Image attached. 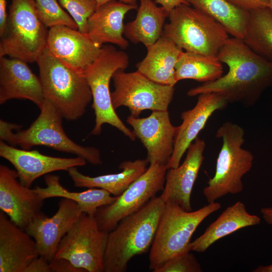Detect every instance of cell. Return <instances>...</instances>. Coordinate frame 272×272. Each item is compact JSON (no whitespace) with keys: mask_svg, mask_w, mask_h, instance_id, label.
<instances>
[{"mask_svg":"<svg viewBox=\"0 0 272 272\" xmlns=\"http://www.w3.org/2000/svg\"><path fill=\"white\" fill-rule=\"evenodd\" d=\"M218 58L227 65V73L217 80L190 89L188 96L216 93L222 95L228 103L238 102L250 106L272 86V62L255 53L243 39L229 38Z\"/></svg>","mask_w":272,"mask_h":272,"instance_id":"1","label":"cell"},{"mask_svg":"<svg viewBox=\"0 0 272 272\" xmlns=\"http://www.w3.org/2000/svg\"><path fill=\"white\" fill-rule=\"evenodd\" d=\"M165 205L156 196L108 233L104 272H125L134 256L150 249Z\"/></svg>","mask_w":272,"mask_h":272,"instance_id":"2","label":"cell"},{"mask_svg":"<svg viewBox=\"0 0 272 272\" xmlns=\"http://www.w3.org/2000/svg\"><path fill=\"white\" fill-rule=\"evenodd\" d=\"M36 62L44 99L51 102L69 121L82 117L92 100L84 74L62 63L47 48Z\"/></svg>","mask_w":272,"mask_h":272,"instance_id":"3","label":"cell"},{"mask_svg":"<svg viewBox=\"0 0 272 272\" xmlns=\"http://www.w3.org/2000/svg\"><path fill=\"white\" fill-rule=\"evenodd\" d=\"M221 207L220 203L214 202L187 211L175 203L165 202L150 249L149 269L153 271L173 257L191 251V239L198 226Z\"/></svg>","mask_w":272,"mask_h":272,"instance_id":"4","label":"cell"},{"mask_svg":"<svg viewBox=\"0 0 272 272\" xmlns=\"http://www.w3.org/2000/svg\"><path fill=\"white\" fill-rule=\"evenodd\" d=\"M245 131L237 124L224 123L217 130L216 137L222 139V147L217 159L214 176L203 189L208 203L215 202L228 194H236L243 190V176L251 169L254 156L242 146L245 142Z\"/></svg>","mask_w":272,"mask_h":272,"instance_id":"5","label":"cell"},{"mask_svg":"<svg viewBox=\"0 0 272 272\" xmlns=\"http://www.w3.org/2000/svg\"><path fill=\"white\" fill-rule=\"evenodd\" d=\"M190 6L181 4L169 12L162 35L185 51L218 58L229 33L214 18Z\"/></svg>","mask_w":272,"mask_h":272,"instance_id":"6","label":"cell"},{"mask_svg":"<svg viewBox=\"0 0 272 272\" xmlns=\"http://www.w3.org/2000/svg\"><path fill=\"white\" fill-rule=\"evenodd\" d=\"M129 64L128 55L110 45L102 46L99 56L84 72L92 95V108L95 115L91 134L98 135L102 127L108 124L121 131L131 141L136 137L121 121L114 108L109 90L110 80L118 70L126 69Z\"/></svg>","mask_w":272,"mask_h":272,"instance_id":"7","label":"cell"},{"mask_svg":"<svg viewBox=\"0 0 272 272\" xmlns=\"http://www.w3.org/2000/svg\"><path fill=\"white\" fill-rule=\"evenodd\" d=\"M47 28L37 15L34 0H12L7 28L1 37L0 57L36 61L46 48Z\"/></svg>","mask_w":272,"mask_h":272,"instance_id":"8","label":"cell"},{"mask_svg":"<svg viewBox=\"0 0 272 272\" xmlns=\"http://www.w3.org/2000/svg\"><path fill=\"white\" fill-rule=\"evenodd\" d=\"M38 117L25 130L14 133L9 145L30 150L34 146H44L58 151L72 154L94 165L102 164L99 150L84 147L71 140L62 125L61 112L49 100L44 101L39 108Z\"/></svg>","mask_w":272,"mask_h":272,"instance_id":"9","label":"cell"},{"mask_svg":"<svg viewBox=\"0 0 272 272\" xmlns=\"http://www.w3.org/2000/svg\"><path fill=\"white\" fill-rule=\"evenodd\" d=\"M108 236L94 215L82 212L60 241L54 258L67 259L86 272H104Z\"/></svg>","mask_w":272,"mask_h":272,"instance_id":"10","label":"cell"},{"mask_svg":"<svg viewBox=\"0 0 272 272\" xmlns=\"http://www.w3.org/2000/svg\"><path fill=\"white\" fill-rule=\"evenodd\" d=\"M114 90L111 92L115 109L127 107L132 116L139 117L143 110L167 111L171 102L174 86L156 83L140 72L116 71L112 76Z\"/></svg>","mask_w":272,"mask_h":272,"instance_id":"11","label":"cell"},{"mask_svg":"<svg viewBox=\"0 0 272 272\" xmlns=\"http://www.w3.org/2000/svg\"><path fill=\"white\" fill-rule=\"evenodd\" d=\"M167 170L166 165L149 164L146 171L113 202L99 208L94 216L99 229L110 232L122 219L140 210L162 191Z\"/></svg>","mask_w":272,"mask_h":272,"instance_id":"12","label":"cell"},{"mask_svg":"<svg viewBox=\"0 0 272 272\" xmlns=\"http://www.w3.org/2000/svg\"><path fill=\"white\" fill-rule=\"evenodd\" d=\"M82 213L76 201L62 198L52 217L41 212L32 220L25 230L35 241L39 256L49 262L53 259L60 241Z\"/></svg>","mask_w":272,"mask_h":272,"instance_id":"13","label":"cell"},{"mask_svg":"<svg viewBox=\"0 0 272 272\" xmlns=\"http://www.w3.org/2000/svg\"><path fill=\"white\" fill-rule=\"evenodd\" d=\"M126 121L146 149L149 164L167 166L173 153L176 130L168 110L154 111L145 118L129 115Z\"/></svg>","mask_w":272,"mask_h":272,"instance_id":"14","label":"cell"},{"mask_svg":"<svg viewBox=\"0 0 272 272\" xmlns=\"http://www.w3.org/2000/svg\"><path fill=\"white\" fill-rule=\"evenodd\" d=\"M16 170L0 165V209L10 219L25 230L40 213L44 199L34 188L24 185Z\"/></svg>","mask_w":272,"mask_h":272,"instance_id":"15","label":"cell"},{"mask_svg":"<svg viewBox=\"0 0 272 272\" xmlns=\"http://www.w3.org/2000/svg\"><path fill=\"white\" fill-rule=\"evenodd\" d=\"M46 48L62 63L83 74L99 56L102 46L93 41L88 34L58 26L49 30Z\"/></svg>","mask_w":272,"mask_h":272,"instance_id":"16","label":"cell"},{"mask_svg":"<svg viewBox=\"0 0 272 272\" xmlns=\"http://www.w3.org/2000/svg\"><path fill=\"white\" fill-rule=\"evenodd\" d=\"M0 156L13 165L20 182L28 187L43 175L56 171H67L71 167L84 166L87 162L78 156L57 157L42 154L37 150L17 149L3 141L0 142Z\"/></svg>","mask_w":272,"mask_h":272,"instance_id":"17","label":"cell"},{"mask_svg":"<svg viewBox=\"0 0 272 272\" xmlns=\"http://www.w3.org/2000/svg\"><path fill=\"white\" fill-rule=\"evenodd\" d=\"M206 146L203 140L196 138L188 148L183 163L176 168L168 169L160 195L165 202H173L187 211H192L191 194L204 159Z\"/></svg>","mask_w":272,"mask_h":272,"instance_id":"18","label":"cell"},{"mask_svg":"<svg viewBox=\"0 0 272 272\" xmlns=\"http://www.w3.org/2000/svg\"><path fill=\"white\" fill-rule=\"evenodd\" d=\"M195 106L181 114L182 123L176 127L174 151L167 165L168 169L176 168L184 154L194 141L207 122L217 110L226 107L228 102L222 95L206 93L198 95Z\"/></svg>","mask_w":272,"mask_h":272,"instance_id":"19","label":"cell"},{"mask_svg":"<svg viewBox=\"0 0 272 272\" xmlns=\"http://www.w3.org/2000/svg\"><path fill=\"white\" fill-rule=\"evenodd\" d=\"M0 213V272H24L39 256L34 239Z\"/></svg>","mask_w":272,"mask_h":272,"instance_id":"20","label":"cell"},{"mask_svg":"<svg viewBox=\"0 0 272 272\" xmlns=\"http://www.w3.org/2000/svg\"><path fill=\"white\" fill-rule=\"evenodd\" d=\"M27 62L18 58L0 57V104L12 99L32 101L39 108L44 98L39 78Z\"/></svg>","mask_w":272,"mask_h":272,"instance_id":"21","label":"cell"},{"mask_svg":"<svg viewBox=\"0 0 272 272\" xmlns=\"http://www.w3.org/2000/svg\"><path fill=\"white\" fill-rule=\"evenodd\" d=\"M137 9V4H127L119 0L100 6L88 20V35L101 46L110 43L126 49L129 44L123 36L124 18L128 12Z\"/></svg>","mask_w":272,"mask_h":272,"instance_id":"22","label":"cell"},{"mask_svg":"<svg viewBox=\"0 0 272 272\" xmlns=\"http://www.w3.org/2000/svg\"><path fill=\"white\" fill-rule=\"evenodd\" d=\"M147 49L146 56L137 64V71L156 83L174 87L175 66L183 50L163 35Z\"/></svg>","mask_w":272,"mask_h":272,"instance_id":"23","label":"cell"},{"mask_svg":"<svg viewBox=\"0 0 272 272\" xmlns=\"http://www.w3.org/2000/svg\"><path fill=\"white\" fill-rule=\"evenodd\" d=\"M260 218L249 213L243 202L238 201L227 207L200 236L191 242V251H206L219 239L242 228L258 225Z\"/></svg>","mask_w":272,"mask_h":272,"instance_id":"24","label":"cell"},{"mask_svg":"<svg viewBox=\"0 0 272 272\" xmlns=\"http://www.w3.org/2000/svg\"><path fill=\"white\" fill-rule=\"evenodd\" d=\"M148 164L146 159L125 161L119 166L120 172L95 177L81 173L76 167L69 168L67 172L75 187L101 188L117 196L146 171Z\"/></svg>","mask_w":272,"mask_h":272,"instance_id":"25","label":"cell"},{"mask_svg":"<svg viewBox=\"0 0 272 272\" xmlns=\"http://www.w3.org/2000/svg\"><path fill=\"white\" fill-rule=\"evenodd\" d=\"M168 16L169 13L153 0H140L136 17L124 25L123 34L133 43H142L147 47L162 36Z\"/></svg>","mask_w":272,"mask_h":272,"instance_id":"26","label":"cell"},{"mask_svg":"<svg viewBox=\"0 0 272 272\" xmlns=\"http://www.w3.org/2000/svg\"><path fill=\"white\" fill-rule=\"evenodd\" d=\"M46 187L38 186L34 188L44 200L52 197H62L76 201L83 213L94 215L97 209L113 202L116 196L98 188H90L81 192L70 191L60 182L58 176L48 174L44 177Z\"/></svg>","mask_w":272,"mask_h":272,"instance_id":"27","label":"cell"},{"mask_svg":"<svg viewBox=\"0 0 272 272\" xmlns=\"http://www.w3.org/2000/svg\"><path fill=\"white\" fill-rule=\"evenodd\" d=\"M194 8L220 23L229 34L243 39L249 12L236 7L228 0H185Z\"/></svg>","mask_w":272,"mask_h":272,"instance_id":"28","label":"cell"},{"mask_svg":"<svg viewBox=\"0 0 272 272\" xmlns=\"http://www.w3.org/2000/svg\"><path fill=\"white\" fill-rule=\"evenodd\" d=\"M175 80L192 79L204 83L219 79L223 76L222 62L217 57L183 51L175 66Z\"/></svg>","mask_w":272,"mask_h":272,"instance_id":"29","label":"cell"},{"mask_svg":"<svg viewBox=\"0 0 272 272\" xmlns=\"http://www.w3.org/2000/svg\"><path fill=\"white\" fill-rule=\"evenodd\" d=\"M243 40L255 53L272 62V12L268 7L249 12Z\"/></svg>","mask_w":272,"mask_h":272,"instance_id":"30","label":"cell"},{"mask_svg":"<svg viewBox=\"0 0 272 272\" xmlns=\"http://www.w3.org/2000/svg\"><path fill=\"white\" fill-rule=\"evenodd\" d=\"M37 15L44 25L49 28L65 26L78 30L73 18L59 6L57 0H34Z\"/></svg>","mask_w":272,"mask_h":272,"instance_id":"31","label":"cell"},{"mask_svg":"<svg viewBox=\"0 0 272 272\" xmlns=\"http://www.w3.org/2000/svg\"><path fill=\"white\" fill-rule=\"evenodd\" d=\"M76 22L78 30L88 33V20L97 8L96 0H58Z\"/></svg>","mask_w":272,"mask_h":272,"instance_id":"32","label":"cell"},{"mask_svg":"<svg viewBox=\"0 0 272 272\" xmlns=\"http://www.w3.org/2000/svg\"><path fill=\"white\" fill-rule=\"evenodd\" d=\"M202 269L197 259L188 251L170 259L153 272H201Z\"/></svg>","mask_w":272,"mask_h":272,"instance_id":"33","label":"cell"},{"mask_svg":"<svg viewBox=\"0 0 272 272\" xmlns=\"http://www.w3.org/2000/svg\"><path fill=\"white\" fill-rule=\"evenodd\" d=\"M49 263L51 272H86L65 258H54Z\"/></svg>","mask_w":272,"mask_h":272,"instance_id":"34","label":"cell"},{"mask_svg":"<svg viewBox=\"0 0 272 272\" xmlns=\"http://www.w3.org/2000/svg\"><path fill=\"white\" fill-rule=\"evenodd\" d=\"M230 3L236 7L246 11L250 12L254 10L269 7V2L268 0H228Z\"/></svg>","mask_w":272,"mask_h":272,"instance_id":"35","label":"cell"},{"mask_svg":"<svg viewBox=\"0 0 272 272\" xmlns=\"http://www.w3.org/2000/svg\"><path fill=\"white\" fill-rule=\"evenodd\" d=\"M24 272H51V270L49 262L39 256L30 263Z\"/></svg>","mask_w":272,"mask_h":272,"instance_id":"36","label":"cell"},{"mask_svg":"<svg viewBox=\"0 0 272 272\" xmlns=\"http://www.w3.org/2000/svg\"><path fill=\"white\" fill-rule=\"evenodd\" d=\"M21 127V125L9 123L1 119L0 120L1 141L9 144L13 134L14 133L13 130L20 129Z\"/></svg>","mask_w":272,"mask_h":272,"instance_id":"37","label":"cell"},{"mask_svg":"<svg viewBox=\"0 0 272 272\" xmlns=\"http://www.w3.org/2000/svg\"><path fill=\"white\" fill-rule=\"evenodd\" d=\"M7 0H0V36L2 37L7 28L8 15L6 12Z\"/></svg>","mask_w":272,"mask_h":272,"instance_id":"38","label":"cell"},{"mask_svg":"<svg viewBox=\"0 0 272 272\" xmlns=\"http://www.w3.org/2000/svg\"><path fill=\"white\" fill-rule=\"evenodd\" d=\"M155 2L163 7L169 13L175 7L181 4L189 5L185 0H155Z\"/></svg>","mask_w":272,"mask_h":272,"instance_id":"39","label":"cell"},{"mask_svg":"<svg viewBox=\"0 0 272 272\" xmlns=\"http://www.w3.org/2000/svg\"><path fill=\"white\" fill-rule=\"evenodd\" d=\"M263 219L268 224L272 225V208H264L260 210Z\"/></svg>","mask_w":272,"mask_h":272,"instance_id":"40","label":"cell"},{"mask_svg":"<svg viewBox=\"0 0 272 272\" xmlns=\"http://www.w3.org/2000/svg\"><path fill=\"white\" fill-rule=\"evenodd\" d=\"M253 272H272V264L266 266H259L254 269Z\"/></svg>","mask_w":272,"mask_h":272,"instance_id":"41","label":"cell"},{"mask_svg":"<svg viewBox=\"0 0 272 272\" xmlns=\"http://www.w3.org/2000/svg\"><path fill=\"white\" fill-rule=\"evenodd\" d=\"M113 0H96L97 2V8L100 6ZM122 1L125 3L130 4H137V0H119Z\"/></svg>","mask_w":272,"mask_h":272,"instance_id":"42","label":"cell"}]
</instances>
